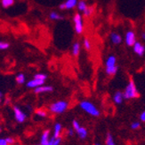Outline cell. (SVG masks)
I'll use <instances>...</instances> for the list:
<instances>
[{
	"label": "cell",
	"instance_id": "cell-1",
	"mask_svg": "<svg viewBox=\"0 0 145 145\" xmlns=\"http://www.w3.org/2000/svg\"><path fill=\"white\" fill-rule=\"evenodd\" d=\"M79 107L85 112L93 116V117H99L101 115V112L99 109L88 100H83L79 103Z\"/></svg>",
	"mask_w": 145,
	"mask_h": 145
},
{
	"label": "cell",
	"instance_id": "cell-2",
	"mask_svg": "<svg viewBox=\"0 0 145 145\" xmlns=\"http://www.w3.org/2000/svg\"><path fill=\"white\" fill-rule=\"evenodd\" d=\"M139 97H140V94L136 89L134 81L132 78H130L129 82L126 85L125 91H124V97L126 100H130V99L138 98Z\"/></svg>",
	"mask_w": 145,
	"mask_h": 145
},
{
	"label": "cell",
	"instance_id": "cell-3",
	"mask_svg": "<svg viewBox=\"0 0 145 145\" xmlns=\"http://www.w3.org/2000/svg\"><path fill=\"white\" fill-rule=\"evenodd\" d=\"M69 107V103L65 100H60L50 105L49 110L54 114H62L66 112Z\"/></svg>",
	"mask_w": 145,
	"mask_h": 145
},
{
	"label": "cell",
	"instance_id": "cell-4",
	"mask_svg": "<svg viewBox=\"0 0 145 145\" xmlns=\"http://www.w3.org/2000/svg\"><path fill=\"white\" fill-rule=\"evenodd\" d=\"M116 62H117V59H116V57L113 55H111L107 59L105 67H106V74L108 75H114L117 74L119 67L116 65Z\"/></svg>",
	"mask_w": 145,
	"mask_h": 145
},
{
	"label": "cell",
	"instance_id": "cell-5",
	"mask_svg": "<svg viewBox=\"0 0 145 145\" xmlns=\"http://www.w3.org/2000/svg\"><path fill=\"white\" fill-rule=\"evenodd\" d=\"M74 25H75V30L77 34H81L83 32V20L82 17L79 13H76L73 18Z\"/></svg>",
	"mask_w": 145,
	"mask_h": 145
},
{
	"label": "cell",
	"instance_id": "cell-6",
	"mask_svg": "<svg viewBox=\"0 0 145 145\" xmlns=\"http://www.w3.org/2000/svg\"><path fill=\"white\" fill-rule=\"evenodd\" d=\"M13 112H14V117H15V120L20 122V123H23L26 120V114L21 110L20 108H18L17 106H14L13 107Z\"/></svg>",
	"mask_w": 145,
	"mask_h": 145
},
{
	"label": "cell",
	"instance_id": "cell-7",
	"mask_svg": "<svg viewBox=\"0 0 145 145\" xmlns=\"http://www.w3.org/2000/svg\"><path fill=\"white\" fill-rule=\"evenodd\" d=\"M136 42L135 34L133 31H128L126 34V43L127 46H134Z\"/></svg>",
	"mask_w": 145,
	"mask_h": 145
},
{
	"label": "cell",
	"instance_id": "cell-8",
	"mask_svg": "<svg viewBox=\"0 0 145 145\" xmlns=\"http://www.w3.org/2000/svg\"><path fill=\"white\" fill-rule=\"evenodd\" d=\"M125 97H124V92H122L120 90H118L114 93L113 95V102L116 104V105H121L123 103V101H124Z\"/></svg>",
	"mask_w": 145,
	"mask_h": 145
},
{
	"label": "cell",
	"instance_id": "cell-9",
	"mask_svg": "<svg viewBox=\"0 0 145 145\" xmlns=\"http://www.w3.org/2000/svg\"><path fill=\"white\" fill-rule=\"evenodd\" d=\"M77 5V0H67L66 2L60 5V9L63 10V9H72Z\"/></svg>",
	"mask_w": 145,
	"mask_h": 145
},
{
	"label": "cell",
	"instance_id": "cell-10",
	"mask_svg": "<svg viewBox=\"0 0 145 145\" xmlns=\"http://www.w3.org/2000/svg\"><path fill=\"white\" fill-rule=\"evenodd\" d=\"M134 47V52L140 57H142L144 52H145V47L142 44L141 42H136L134 43V45L133 46Z\"/></svg>",
	"mask_w": 145,
	"mask_h": 145
},
{
	"label": "cell",
	"instance_id": "cell-11",
	"mask_svg": "<svg viewBox=\"0 0 145 145\" xmlns=\"http://www.w3.org/2000/svg\"><path fill=\"white\" fill-rule=\"evenodd\" d=\"M45 81H42V80H38V79H33L31 81L28 82L27 83V87L28 88H38V87H40L42 85H44Z\"/></svg>",
	"mask_w": 145,
	"mask_h": 145
},
{
	"label": "cell",
	"instance_id": "cell-12",
	"mask_svg": "<svg viewBox=\"0 0 145 145\" xmlns=\"http://www.w3.org/2000/svg\"><path fill=\"white\" fill-rule=\"evenodd\" d=\"M54 90V88L52 86H44L42 85L40 87H38L34 89V92L36 94H41V93H46V92H52Z\"/></svg>",
	"mask_w": 145,
	"mask_h": 145
},
{
	"label": "cell",
	"instance_id": "cell-13",
	"mask_svg": "<svg viewBox=\"0 0 145 145\" xmlns=\"http://www.w3.org/2000/svg\"><path fill=\"white\" fill-rule=\"evenodd\" d=\"M50 130H45L44 133L41 135V140H40V144L42 145H48L50 142Z\"/></svg>",
	"mask_w": 145,
	"mask_h": 145
},
{
	"label": "cell",
	"instance_id": "cell-14",
	"mask_svg": "<svg viewBox=\"0 0 145 145\" xmlns=\"http://www.w3.org/2000/svg\"><path fill=\"white\" fill-rule=\"evenodd\" d=\"M62 130V127L60 123H55L54 127V138H59L61 137V133Z\"/></svg>",
	"mask_w": 145,
	"mask_h": 145
},
{
	"label": "cell",
	"instance_id": "cell-15",
	"mask_svg": "<svg viewBox=\"0 0 145 145\" xmlns=\"http://www.w3.org/2000/svg\"><path fill=\"white\" fill-rule=\"evenodd\" d=\"M76 133L77 134L78 137H79V138H80L81 140H85V139L86 138V137H87V135H88L87 130H86V128L84 127H81Z\"/></svg>",
	"mask_w": 145,
	"mask_h": 145
},
{
	"label": "cell",
	"instance_id": "cell-16",
	"mask_svg": "<svg viewBox=\"0 0 145 145\" xmlns=\"http://www.w3.org/2000/svg\"><path fill=\"white\" fill-rule=\"evenodd\" d=\"M111 42L114 43V44H120L121 42H122L121 36L117 33H111Z\"/></svg>",
	"mask_w": 145,
	"mask_h": 145
},
{
	"label": "cell",
	"instance_id": "cell-17",
	"mask_svg": "<svg viewBox=\"0 0 145 145\" xmlns=\"http://www.w3.org/2000/svg\"><path fill=\"white\" fill-rule=\"evenodd\" d=\"M79 52H80V43L78 42H76L72 46V54L75 57H77Z\"/></svg>",
	"mask_w": 145,
	"mask_h": 145
},
{
	"label": "cell",
	"instance_id": "cell-18",
	"mask_svg": "<svg viewBox=\"0 0 145 145\" xmlns=\"http://www.w3.org/2000/svg\"><path fill=\"white\" fill-rule=\"evenodd\" d=\"M106 145H116L113 136L110 132H108L106 135Z\"/></svg>",
	"mask_w": 145,
	"mask_h": 145
},
{
	"label": "cell",
	"instance_id": "cell-19",
	"mask_svg": "<svg viewBox=\"0 0 145 145\" xmlns=\"http://www.w3.org/2000/svg\"><path fill=\"white\" fill-rule=\"evenodd\" d=\"M61 142H62L61 137H59V138H54V137L53 136L52 138L50 139V142H49L48 145H60Z\"/></svg>",
	"mask_w": 145,
	"mask_h": 145
},
{
	"label": "cell",
	"instance_id": "cell-20",
	"mask_svg": "<svg viewBox=\"0 0 145 145\" xmlns=\"http://www.w3.org/2000/svg\"><path fill=\"white\" fill-rule=\"evenodd\" d=\"M77 7H78V10L79 11H81V12H85V10L87 8V5H86L85 2L83 1V0H81V1H79L77 3Z\"/></svg>",
	"mask_w": 145,
	"mask_h": 145
},
{
	"label": "cell",
	"instance_id": "cell-21",
	"mask_svg": "<svg viewBox=\"0 0 145 145\" xmlns=\"http://www.w3.org/2000/svg\"><path fill=\"white\" fill-rule=\"evenodd\" d=\"M16 81L19 84H23L25 82V76L23 74H19L16 77Z\"/></svg>",
	"mask_w": 145,
	"mask_h": 145
},
{
	"label": "cell",
	"instance_id": "cell-22",
	"mask_svg": "<svg viewBox=\"0 0 145 145\" xmlns=\"http://www.w3.org/2000/svg\"><path fill=\"white\" fill-rule=\"evenodd\" d=\"M80 127H81V125H80V123H79L77 120H74L73 121H72V128L75 130V132H77Z\"/></svg>",
	"mask_w": 145,
	"mask_h": 145
},
{
	"label": "cell",
	"instance_id": "cell-23",
	"mask_svg": "<svg viewBox=\"0 0 145 145\" xmlns=\"http://www.w3.org/2000/svg\"><path fill=\"white\" fill-rule=\"evenodd\" d=\"M36 114H37L38 116H39V117H41V118H46L47 116L46 112L44 111V110H42V109H38V110H37Z\"/></svg>",
	"mask_w": 145,
	"mask_h": 145
},
{
	"label": "cell",
	"instance_id": "cell-24",
	"mask_svg": "<svg viewBox=\"0 0 145 145\" xmlns=\"http://www.w3.org/2000/svg\"><path fill=\"white\" fill-rule=\"evenodd\" d=\"M50 19L51 20H62V17L60 15V14H58L57 12H51V14H50Z\"/></svg>",
	"mask_w": 145,
	"mask_h": 145
},
{
	"label": "cell",
	"instance_id": "cell-25",
	"mask_svg": "<svg viewBox=\"0 0 145 145\" xmlns=\"http://www.w3.org/2000/svg\"><path fill=\"white\" fill-rule=\"evenodd\" d=\"M140 127H141V123L139 121H134L131 124V126H130V127H131V129H133V130L138 129V128H140Z\"/></svg>",
	"mask_w": 145,
	"mask_h": 145
},
{
	"label": "cell",
	"instance_id": "cell-26",
	"mask_svg": "<svg viewBox=\"0 0 145 145\" xmlns=\"http://www.w3.org/2000/svg\"><path fill=\"white\" fill-rule=\"evenodd\" d=\"M84 47H85V49L86 50H91V42L87 38H85L84 40Z\"/></svg>",
	"mask_w": 145,
	"mask_h": 145
},
{
	"label": "cell",
	"instance_id": "cell-27",
	"mask_svg": "<svg viewBox=\"0 0 145 145\" xmlns=\"http://www.w3.org/2000/svg\"><path fill=\"white\" fill-rule=\"evenodd\" d=\"M13 4V0H2V5L4 7H9Z\"/></svg>",
	"mask_w": 145,
	"mask_h": 145
},
{
	"label": "cell",
	"instance_id": "cell-28",
	"mask_svg": "<svg viewBox=\"0 0 145 145\" xmlns=\"http://www.w3.org/2000/svg\"><path fill=\"white\" fill-rule=\"evenodd\" d=\"M47 78V76L44 74H35L34 79H38V80H42V81H46Z\"/></svg>",
	"mask_w": 145,
	"mask_h": 145
},
{
	"label": "cell",
	"instance_id": "cell-29",
	"mask_svg": "<svg viewBox=\"0 0 145 145\" xmlns=\"http://www.w3.org/2000/svg\"><path fill=\"white\" fill-rule=\"evenodd\" d=\"M93 7H87V8L85 10V12H84V14L85 16H90L92 14V12H93Z\"/></svg>",
	"mask_w": 145,
	"mask_h": 145
},
{
	"label": "cell",
	"instance_id": "cell-30",
	"mask_svg": "<svg viewBox=\"0 0 145 145\" xmlns=\"http://www.w3.org/2000/svg\"><path fill=\"white\" fill-rule=\"evenodd\" d=\"M9 47V44L7 42H0V50H5Z\"/></svg>",
	"mask_w": 145,
	"mask_h": 145
},
{
	"label": "cell",
	"instance_id": "cell-31",
	"mask_svg": "<svg viewBox=\"0 0 145 145\" xmlns=\"http://www.w3.org/2000/svg\"><path fill=\"white\" fill-rule=\"evenodd\" d=\"M139 119H140V120H141L142 122H144V123H145V111L142 112L140 114Z\"/></svg>",
	"mask_w": 145,
	"mask_h": 145
},
{
	"label": "cell",
	"instance_id": "cell-32",
	"mask_svg": "<svg viewBox=\"0 0 145 145\" xmlns=\"http://www.w3.org/2000/svg\"><path fill=\"white\" fill-rule=\"evenodd\" d=\"M74 132H75V130L73 129V128H70L69 129V131H68V135L70 136V137H72L74 135Z\"/></svg>",
	"mask_w": 145,
	"mask_h": 145
},
{
	"label": "cell",
	"instance_id": "cell-33",
	"mask_svg": "<svg viewBox=\"0 0 145 145\" xmlns=\"http://www.w3.org/2000/svg\"><path fill=\"white\" fill-rule=\"evenodd\" d=\"M5 140H6V142H7V143H8V144H12V143H13V142H14L13 139V138H11V137H8V138H6Z\"/></svg>",
	"mask_w": 145,
	"mask_h": 145
},
{
	"label": "cell",
	"instance_id": "cell-34",
	"mask_svg": "<svg viewBox=\"0 0 145 145\" xmlns=\"http://www.w3.org/2000/svg\"><path fill=\"white\" fill-rule=\"evenodd\" d=\"M7 144L8 143H7L5 139H0V145H7Z\"/></svg>",
	"mask_w": 145,
	"mask_h": 145
},
{
	"label": "cell",
	"instance_id": "cell-35",
	"mask_svg": "<svg viewBox=\"0 0 145 145\" xmlns=\"http://www.w3.org/2000/svg\"><path fill=\"white\" fill-rule=\"evenodd\" d=\"M142 39H143V40H145V33H142Z\"/></svg>",
	"mask_w": 145,
	"mask_h": 145
},
{
	"label": "cell",
	"instance_id": "cell-36",
	"mask_svg": "<svg viewBox=\"0 0 145 145\" xmlns=\"http://www.w3.org/2000/svg\"><path fill=\"white\" fill-rule=\"evenodd\" d=\"M93 145H101V143H99V142H96V143H95Z\"/></svg>",
	"mask_w": 145,
	"mask_h": 145
},
{
	"label": "cell",
	"instance_id": "cell-37",
	"mask_svg": "<svg viewBox=\"0 0 145 145\" xmlns=\"http://www.w3.org/2000/svg\"><path fill=\"white\" fill-rule=\"evenodd\" d=\"M0 101H1V92H0Z\"/></svg>",
	"mask_w": 145,
	"mask_h": 145
},
{
	"label": "cell",
	"instance_id": "cell-38",
	"mask_svg": "<svg viewBox=\"0 0 145 145\" xmlns=\"http://www.w3.org/2000/svg\"><path fill=\"white\" fill-rule=\"evenodd\" d=\"M38 145H42V144H38Z\"/></svg>",
	"mask_w": 145,
	"mask_h": 145
},
{
	"label": "cell",
	"instance_id": "cell-39",
	"mask_svg": "<svg viewBox=\"0 0 145 145\" xmlns=\"http://www.w3.org/2000/svg\"><path fill=\"white\" fill-rule=\"evenodd\" d=\"M0 130H1V128H0Z\"/></svg>",
	"mask_w": 145,
	"mask_h": 145
}]
</instances>
